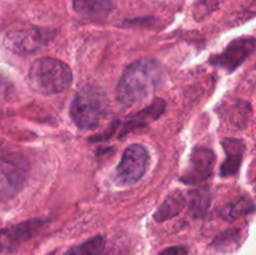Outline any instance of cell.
I'll use <instances>...</instances> for the list:
<instances>
[{"mask_svg": "<svg viewBox=\"0 0 256 255\" xmlns=\"http://www.w3.org/2000/svg\"><path fill=\"white\" fill-rule=\"evenodd\" d=\"M162 79L159 62L152 59H140L126 68L116 85L119 102L132 106L144 102L156 90Z\"/></svg>", "mask_w": 256, "mask_h": 255, "instance_id": "cell-1", "label": "cell"}, {"mask_svg": "<svg viewBox=\"0 0 256 255\" xmlns=\"http://www.w3.org/2000/svg\"><path fill=\"white\" fill-rule=\"evenodd\" d=\"M72 82V69L62 60L40 58L32 64L28 74L30 89L39 94H59L70 86Z\"/></svg>", "mask_w": 256, "mask_h": 255, "instance_id": "cell-2", "label": "cell"}, {"mask_svg": "<svg viewBox=\"0 0 256 255\" xmlns=\"http://www.w3.org/2000/svg\"><path fill=\"white\" fill-rule=\"evenodd\" d=\"M106 109V96L95 86H82L74 95L70 116L80 129H94L99 125Z\"/></svg>", "mask_w": 256, "mask_h": 255, "instance_id": "cell-3", "label": "cell"}, {"mask_svg": "<svg viewBox=\"0 0 256 255\" xmlns=\"http://www.w3.org/2000/svg\"><path fill=\"white\" fill-rule=\"evenodd\" d=\"M149 162V152L142 144H132L125 149L115 170L114 180L119 186H128L139 182Z\"/></svg>", "mask_w": 256, "mask_h": 255, "instance_id": "cell-4", "label": "cell"}, {"mask_svg": "<svg viewBox=\"0 0 256 255\" xmlns=\"http://www.w3.org/2000/svg\"><path fill=\"white\" fill-rule=\"evenodd\" d=\"M54 30L45 28H28V29L10 32L4 39V46L18 55H28L42 49L54 38Z\"/></svg>", "mask_w": 256, "mask_h": 255, "instance_id": "cell-5", "label": "cell"}, {"mask_svg": "<svg viewBox=\"0 0 256 255\" xmlns=\"http://www.w3.org/2000/svg\"><path fill=\"white\" fill-rule=\"evenodd\" d=\"M28 164L16 154L0 152V202L14 196L24 184Z\"/></svg>", "mask_w": 256, "mask_h": 255, "instance_id": "cell-6", "label": "cell"}, {"mask_svg": "<svg viewBox=\"0 0 256 255\" xmlns=\"http://www.w3.org/2000/svg\"><path fill=\"white\" fill-rule=\"evenodd\" d=\"M44 225L45 220L30 219L0 229V254H12L16 252L28 240L39 234Z\"/></svg>", "mask_w": 256, "mask_h": 255, "instance_id": "cell-7", "label": "cell"}, {"mask_svg": "<svg viewBox=\"0 0 256 255\" xmlns=\"http://www.w3.org/2000/svg\"><path fill=\"white\" fill-rule=\"evenodd\" d=\"M255 49V39L252 36L240 38L230 42L222 52L212 55L210 62L215 66L222 68L228 72H234L239 68Z\"/></svg>", "mask_w": 256, "mask_h": 255, "instance_id": "cell-8", "label": "cell"}, {"mask_svg": "<svg viewBox=\"0 0 256 255\" xmlns=\"http://www.w3.org/2000/svg\"><path fill=\"white\" fill-rule=\"evenodd\" d=\"M215 164V155L208 148L196 146L190 155L189 165L182 176V182L186 185H198L212 175Z\"/></svg>", "mask_w": 256, "mask_h": 255, "instance_id": "cell-9", "label": "cell"}, {"mask_svg": "<svg viewBox=\"0 0 256 255\" xmlns=\"http://www.w3.org/2000/svg\"><path fill=\"white\" fill-rule=\"evenodd\" d=\"M222 146L226 152V160L222 165L220 175L222 178L234 176L238 174L240 165H242V156L245 152V144L242 140L228 138L222 142Z\"/></svg>", "mask_w": 256, "mask_h": 255, "instance_id": "cell-10", "label": "cell"}, {"mask_svg": "<svg viewBox=\"0 0 256 255\" xmlns=\"http://www.w3.org/2000/svg\"><path fill=\"white\" fill-rule=\"evenodd\" d=\"M75 12L88 19H102L112 10L110 0H72Z\"/></svg>", "mask_w": 256, "mask_h": 255, "instance_id": "cell-11", "label": "cell"}, {"mask_svg": "<svg viewBox=\"0 0 256 255\" xmlns=\"http://www.w3.org/2000/svg\"><path fill=\"white\" fill-rule=\"evenodd\" d=\"M164 100L155 99L154 102L150 105H148L145 109L140 110V112H138L134 116H132V119L128 122V124H125L124 132H129L130 130L136 129L138 126H145V125L149 124L150 122L158 119V118L164 112Z\"/></svg>", "mask_w": 256, "mask_h": 255, "instance_id": "cell-12", "label": "cell"}, {"mask_svg": "<svg viewBox=\"0 0 256 255\" xmlns=\"http://www.w3.org/2000/svg\"><path fill=\"white\" fill-rule=\"evenodd\" d=\"M185 204H186V199H185L184 194H182L180 192H174L160 205L158 212L154 214V219L156 222H165V220L172 219L184 209Z\"/></svg>", "mask_w": 256, "mask_h": 255, "instance_id": "cell-13", "label": "cell"}, {"mask_svg": "<svg viewBox=\"0 0 256 255\" xmlns=\"http://www.w3.org/2000/svg\"><path fill=\"white\" fill-rule=\"evenodd\" d=\"M212 195L208 188H199L190 192V210L195 218H202L208 212Z\"/></svg>", "mask_w": 256, "mask_h": 255, "instance_id": "cell-14", "label": "cell"}, {"mask_svg": "<svg viewBox=\"0 0 256 255\" xmlns=\"http://www.w3.org/2000/svg\"><path fill=\"white\" fill-rule=\"evenodd\" d=\"M254 212V202H252L250 198H242L238 202H232V204L226 205V206L222 208V216L225 220H232L238 219L240 216H245V215L250 214V212Z\"/></svg>", "mask_w": 256, "mask_h": 255, "instance_id": "cell-15", "label": "cell"}, {"mask_svg": "<svg viewBox=\"0 0 256 255\" xmlns=\"http://www.w3.org/2000/svg\"><path fill=\"white\" fill-rule=\"evenodd\" d=\"M102 250H104V239L102 236L98 235V236L86 240L82 244L70 248L65 252V255H100Z\"/></svg>", "mask_w": 256, "mask_h": 255, "instance_id": "cell-16", "label": "cell"}, {"mask_svg": "<svg viewBox=\"0 0 256 255\" xmlns=\"http://www.w3.org/2000/svg\"><path fill=\"white\" fill-rule=\"evenodd\" d=\"M159 255H188V249L185 246H172L162 250Z\"/></svg>", "mask_w": 256, "mask_h": 255, "instance_id": "cell-17", "label": "cell"}, {"mask_svg": "<svg viewBox=\"0 0 256 255\" xmlns=\"http://www.w3.org/2000/svg\"><path fill=\"white\" fill-rule=\"evenodd\" d=\"M49 255H55V252H52V254H49Z\"/></svg>", "mask_w": 256, "mask_h": 255, "instance_id": "cell-18", "label": "cell"}]
</instances>
